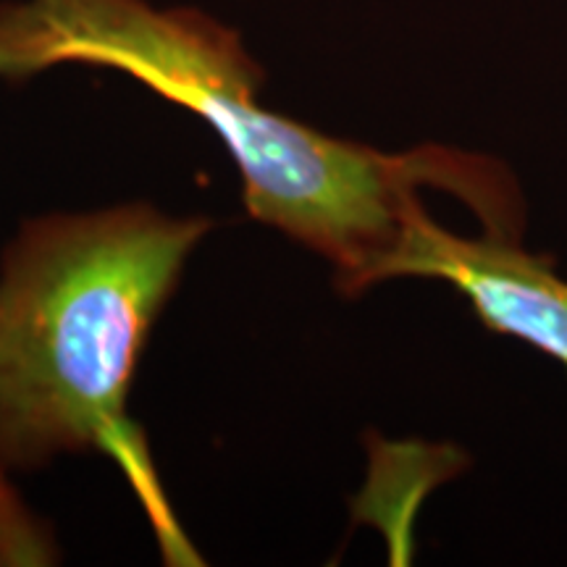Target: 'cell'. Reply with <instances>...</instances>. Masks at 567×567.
Masks as SVG:
<instances>
[{"instance_id":"6da1fadb","label":"cell","mask_w":567,"mask_h":567,"mask_svg":"<svg viewBox=\"0 0 567 567\" xmlns=\"http://www.w3.org/2000/svg\"><path fill=\"white\" fill-rule=\"evenodd\" d=\"M61 63L124 71L200 116L243 174L247 210L334 264L347 297L373 287L421 187L460 197L486 234L523 239L526 208L505 163L442 145L381 153L268 111L258 101L264 69L237 32L200 11L145 0L0 6L3 80Z\"/></svg>"},{"instance_id":"7a4b0ae2","label":"cell","mask_w":567,"mask_h":567,"mask_svg":"<svg viewBox=\"0 0 567 567\" xmlns=\"http://www.w3.org/2000/svg\"><path fill=\"white\" fill-rule=\"evenodd\" d=\"M210 218L147 203L21 224L0 258V471L126 450V396Z\"/></svg>"},{"instance_id":"3957f363","label":"cell","mask_w":567,"mask_h":567,"mask_svg":"<svg viewBox=\"0 0 567 567\" xmlns=\"http://www.w3.org/2000/svg\"><path fill=\"white\" fill-rule=\"evenodd\" d=\"M396 276L446 281L488 331L520 339L567 371V281L549 258L530 255L520 239L457 237L417 205L375 271V284Z\"/></svg>"},{"instance_id":"277c9868","label":"cell","mask_w":567,"mask_h":567,"mask_svg":"<svg viewBox=\"0 0 567 567\" xmlns=\"http://www.w3.org/2000/svg\"><path fill=\"white\" fill-rule=\"evenodd\" d=\"M59 559L53 534L21 502L9 473L0 471V567L53 565Z\"/></svg>"}]
</instances>
